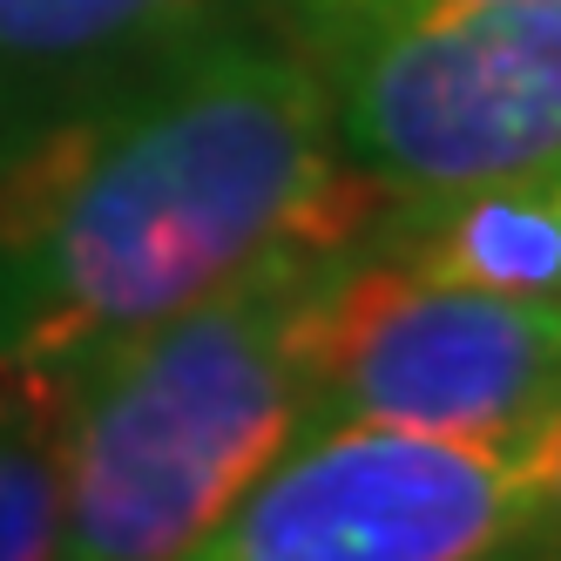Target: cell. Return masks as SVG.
I'll list each match as a JSON object with an SVG mask.
<instances>
[{
	"instance_id": "obj_11",
	"label": "cell",
	"mask_w": 561,
	"mask_h": 561,
	"mask_svg": "<svg viewBox=\"0 0 561 561\" xmlns=\"http://www.w3.org/2000/svg\"><path fill=\"white\" fill-rule=\"evenodd\" d=\"M528 8H554V14H561V0H528Z\"/></svg>"
},
{
	"instance_id": "obj_9",
	"label": "cell",
	"mask_w": 561,
	"mask_h": 561,
	"mask_svg": "<svg viewBox=\"0 0 561 561\" xmlns=\"http://www.w3.org/2000/svg\"><path fill=\"white\" fill-rule=\"evenodd\" d=\"M520 473H528V541H548V535H561V399L541 413V426L520 439ZM520 541V548H528Z\"/></svg>"
},
{
	"instance_id": "obj_3",
	"label": "cell",
	"mask_w": 561,
	"mask_h": 561,
	"mask_svg": "<svg viewBox=\"0 0 561 561\" xmlns=\"http://www.w3.org/2000/svg\"><path fill=\"white\" fill-rule=\"evenodd\" d=\"M345 163L392 204L561 176V14L528 0H271Z\"/></svg>"
},
{
	"instance_id": "obj_1",
	"label": "cell",
	"mask_w": 561,
	"mask_h": 561,
	"mask_svg": "<svg viewBox=\"0 0 561 561\" xmlns=\"http://www.w3.org/2000/svg\"><path fill=\"white\" fill-rule=\"evenodd\" d=\"M386 204L291 34L224 27L0 163V366L75 373L277 244L366 237Z\"/></svg>"
},
{
	"instance_id": "obj_4",
	"label": "cell",
	"mask_w": 561,
	"mask_h": 561,
	"mask_svg": "<svg viewBox=\"0 0 561 561\" xmlns=\"http://www.w3.org/2000/svg\"><path fill=\"white\" fill-rule=\"evenodd\" d=\"M298 358L305 426L366 420L520 447L561 399V298L467 291L352 237L305 291Z\"/></svg>"
},
{
	"instance_id": "obj_8",
	"label": "cell",
	"mask_w": 561,
	"mask_h": 561,
	"mask_svg": "<svg viewBox=\"0 0 561 561\" xmlns=\"http://www.w3.org/2000/svg\"><path fill=\"white\" fill-rule=\"evenodd\" d=\"M68 373L0 366V561H55Z\"/></svg>"
},
{
	"instance_id": "obj_6",
	"label": "cell",
	"mask_w": 561,
	"mask_h": 561,
	"mask_svg": "<svg viewBox=\"0 0 561 561\" xmlns=\"http://www.w3.org/2000/svg\"><path fill=\"white\" fill-rule=\"evenodd\" d=\"M244 21L271 0H0V163Z\"/></svg>"
},
{
	"instance_id": "obj_10",
	"label": "cell",
	"mask_w": 561,
	"mask_h": 561,
	"mask_svg": "<svg viewBox=\"0 0 561 561\" xmlns=\"http://www.w3.org/2000/svg\"><path fill=\"white\" fill-rule=\"evenodd\" d=\"M507 561H561V535H548V541H528V548H514Z\"/></svg>"
},
{
	"instance_id": "obj_7",
	"label": "cell",
	"mask_w": 561,
	"mask_h": 561,
	"mask_svg": "<svg viewBox=\"0 0 561 561\" xmlns=\"http://www.w3.org/2000/svg\"><path fill=\"white\" fill-rule=\"evenodd\" d=\"M373 244L426 277L501 298H561V176L480 183L420 204H386Z\"/></svg>"
},
{
	"instance_id": "obj_2",
	"label": "cell",
	"mask_w": 561,
	"mask_h": 561,
	"mask_svg": "<svg viewBox=\"0 0 561 561\" xmlns=\"http://www.w3.org/2000/svg\"><path fill=\"white\" fill-rule=\"evenodd\" d=\"M345 244H277L68 373L55 561H183L305 433L298 311Z\"/></svg>"
},
{
	"instance_id": "obj_5",
	"label": "cell",
	"mask_w": 561,
	"mask_h": 561,
	"mask_svg": "<svg viewBox=\"0 0 561 561\" xmlns=\"http://www.w3.org/2000/svg\"><path fill=\"white\" fill-rule=\"evenodd\" d=\"M514 447L413 426H305L183 561H507L528 541Z\"/></svg>"
}]
</instances>
